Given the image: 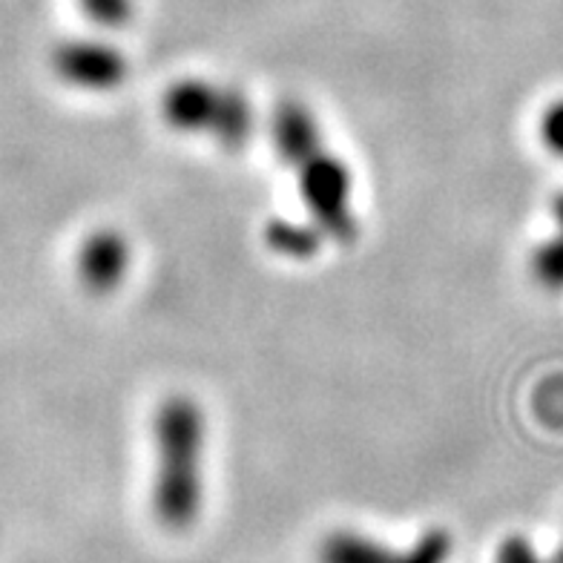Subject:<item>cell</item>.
<instances>
[{
    "mask_svg": "<svg viewBox=\"0 0 563 563\" xmlns=\"http://www.w3.org/2000/svg\"><path fill=\"white\" fill-rule=\"evenodd\" d=\"M541 139L552 150V156L563 158V98L555 101V104H549V110L543 112Z\"/></svg>",
    "mask_w": 563,
    "mask_h": 563,
    "instance_id": "8fae6325",
    "label": "cell"
},
{
    "mask_svg": "<svg viewBox=\"0 0 563 563\" xmlns=\"http://www.w3.org/2000/svg\"><path fill=\"white\" fill-rule=\"evenodd\" d=\"M534 408L549 426H563V379H549L534 397Z\"/></svg>",
    "mask_w": 563,
    "mask_h": 563,
    "instance_id": "30bf717a",
    "label": "cell"
},
{
    "mask_svg": "<svg viewBox=\"0 0 563 563\" xmlns=\"http://www.w3.org/2000/svg\"><path fill=\"white\" fill-rule=\"evenodd\" d=\"M271 139L276 156L294 170L311 222L340 245L354 242L360 230L354 213V178L325 147L313 112L299 101H282L271 121Z\"/></svg>",
    "mask_w": 563,
    "mask_h": 563,
    "instance_id": "6da1fadb",
    "label": "cell"
},
{
    "mask_svg": "<svg viewBox=\"0 0 563 563\" xmlns=\"http://www.w3.org/2000/svg\"><path fill=\"white\" fill-rule=\"evenodd\" d=\"M529 267H532L538 285H543L547 290H563V233H555L534 247L529 256Z\"/></svg>",
    "mask_w": 563,
    "mask_h": 563,
    "instance_id": "ba28073f",
    "label": "cell"
},
{
    "mask_svg": "<svg viewBox=\"0 0 563 563\" xmlns=\"http://www.w3.org/2000/svg\"><path fill=\"white\" fill-rule=\"evenodd\" d=\"M552 216H555L558 233H563V194H558L555 199H552Z\"/></svg>",
    "mask_w": 563,
    "mask_h": 563,
    "instance_id": "4fadbf2b",
    "label": "cell"
},
{
    "mask_svg": "<svg viewBox=\"0 0 563 563\" xmlns=\"http://www.w3.org/2000/svg\"><path fill=\"white\" fill-rule=\"evenodd\" d=\"M452 534L429 529L408 549H391L360 532H331L317 549V563H449Z\"/></svg>",
    "mask_w": 563,
    "mask_h": 563,
    "instance_id": "277c9868",
    "label": "cell"
},
{
    "mask_svg": "<svg viewBox=\"0 0 563 563\" xmlns=\"http://www.w3.org/2000/svg\"><path fill=\"white\" fill-rule=\"evenodd\" d=\"M162 119L176 133L205 135L224 150L245 147L253 135V110L233 87L185 78L164 89Z\"/></svg>",
    "mask_w": 563,
    "mask_h": 563,
    "instance_id": "3957f363",
    "label": "cell"
},
{
    "mask_svg": "<svg viewBox=\"0 0 563 563\" xmlns=\"http://www.w3.org/2000/svg\"><path fill=\"white\" fill-rule=\"evenodd\" d=\"M322 230L313 222H294V219H274L265 228L267 247L285 260H311L319 251Z\"/></svg>",
    "mask_w": 563,
    "mask_h": 563,
    "instance_id": "52a82bcc",
    "label": "cell"
},
{
    "mask_svg": "<svg viewBox=\"0 0 563 563\" xmlns=\"http://www.w3.org/2000/svg\"><path fill=\"white\" fill-rule=\"evenodd\" d=\"M497 563H547L538 558V552L532 549V543L527 538H506L497 549Z\"/></svg>",
    "mask_w": 563,
    "mask_h": 563,
    "instance_id": "7c38bea8",
    "label": "cell"
},
{
    "mask_svg": "<svg viewBox=\"0 0 563 563\" xmlns=\"http://www.w3.org/2000/svg\"><path fill=\"white\" fill-rule=\"evenodd\" d=\"M78 7L101 30H124L135 18V0H78Z\"/></svg>",
    "mask_w": 563,
    "mask_h": 563,
    "instance_id": "9c48e42d",
    "label": "cell"
},
{
    "mask_svg": "<svg viewBox=\"0 0 563 563\" xmlns=\"http://www.w3.org/2000/svg\"><path fill=\"white\" fill-rule=\"evenodd\" d=\"M130 260H133L130 242L119 230H96L78 247L75 267H78V279L89 294L107 297L126 279Z\"/></svg>",
    "mask_w": 563,
    "mask_h": 563,
    "instance_id": "8992f818",
    "label": "cell"
},
{
    "mask_svg": "<svg viewBox=\"0 0 563 563\" xmlns=\"http://www.w3.org/2000/svg\"><path fill=\"white\" fill-rule=\"evenodd\" d=\"M60 81L84 92H112L124 84L126 58L104 41H64L53 55Z\"/></svg>",
    "mask_w": 563,
    "mask_h": 563,
    "instance_id": "5b68a950",
    "label": "cell"
},
{
    "mask_svg": "<svg viewBox=\"0 0 563 563\" xmlns=\"http://www.w3.org/2000/svg\"><path fill=\"white\" fill-rule=\"evenodd\" d=\"M156 440V481H153V511L170 532H185L199 518L205 504V415L199 402L173 394L153 417Z\"/></svg>",
    "mask_w": 563,
    "mask_h": 563,
    "instance_id": "7a4b0ae2",
    "label": "cell"
}]
</instances>
